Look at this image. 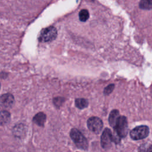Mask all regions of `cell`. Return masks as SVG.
Segmentation results:
<instances>
[{
    "mask_svg": "<svg viewBox=\"0 0 152 152\" xmlns=\"http://www.w3.org/2000/svg\"><path fill=\"white\" fill-rule=\"evenodd\" d=\"M70 136L77 147L86 150L88 148V142L87 139L81 134V132L75 128L71 129Z\"/></svg>",
    "mask_w": 152,
    "mask_h": 152,
    "instance_id": "1",
    "label": "cell"
},
{
    "mask_svg": "<svg viewBox=\"0 0 152 152\" xmlns=\"http://www.w3.org/2000/svg\"><path fill=\"white\" fill-rule=\"evenodd\" d=\"M114 129L120 138H124L126 136L128 131V126L127 119L125 116H119L118 117L116 120Z\"/></svg>",
    "mask_w": 152,
    "mask_h": 152,
    "instance_id": "2",
    "label": "cell"
},
{
    "mask_svg": "<svg viewBox=\"0 0 152 152\" xmlns=\"http://www.w3.org/2000/svg\"><path fill=\"white\" fill-rule=\"evenodd\" d=\"M57 36V30L53 26H49L43 29L39 36V40L42 42H48L54 40Z\"/></svg>",
    "mask_w": 152,
    "mask_h": 152,
    "instance_id": "3",
    "label": "cell"
},
{
    "mask_svg": "<svg viewBox=\"0 0 152 152\" xmlns=\"http://www.w3.org/2000/svg\"><path fill=\"white\" fill-rule=\"evenodd\" d=\"M149 134V128L145 125L135 127L130 132V137L134 140H139L146 138Z\"/></svg>",
    "mask_w": 152,
    "mask_h": 152,
    "instance_id": "4",
    "label": "cell"
},
{
    "mask_svg": "<svg viewBox=\"0 0 152 152\" xmlns=\"http://www.w3.org/2000/svg\"><path fill=\"white\" fill-rule=\"evenodd\" d=\"M87 126L91 132L99 134L102 129L103 122L99 118L93 116L88 119Z\"/></svg>",
    "mask_w": 152,
    "mask_h": 152,
    "instance_id": "5",
    "label": "cell"
},
{
    "mask_svg": "<svg viewBox=\"0 0 152 152\" xmlns=\"http://www.w3.org/2000/svg\"><path fill=\"white\" fill-rule=\"evenodd\" d=\"M113 141L112 133L109 128H105L101 136V145L104 149H108L111 147Z\"/></svg>",
    "mask_w": 152,
    "mask_h": 152,
    "instance_id": "6",
    "label": "cell"
},
{
    "mask_svg": "<svg viewBox=\"0 0 152 152\" xmlns=\"http://www.w3.org/2000/svg\"><path fill=\"white\" fill-rule=\"evenodd\" d=\"M14 103V96L10 93L4 94L0 96V107L2 109H8L11 107Z\"/></svg>",
    "mask_w": 152,
    "mask_h": 152,
    "instance_id": "7",
    "label": "cell"
},
{
    "mask_svg": "<svg viewBox=\"0 0 152 152\" xmlns=\"http://www.w3.org/2000/svg\"><path fill=\"white\" fill-rule=\"evenodd\" d=\"M46 116L44 113L39 112L34 116L33 122L39 126H43L46 121Z\"/></svg>",
    "mask_w": 152,
    "mask_h": 152,
    "instance_id": "8",
    "label": "cell"
},
{
    "mask_svg": "<svg viewBox=\"0 0 152 152\" xmlns=\"http://www.w3.org/2000/svg\"><path fill=\"white\" fill-rule=\"evenodd\" d=\"M119 116V112L118 110L116 109H114L113 110H112L109 114V123L110 124V125L113 127L114 128L116 122V120L118 118V117Z\"/></svg>",
    "mask_w": 152,
    "mask_h": 152,
    "instance_id": "9",
    "label": "cell"
},
{
    "mask_svg": "<svg viewBox=\"0 0 152 152\" xmlns=\"http://www.w3.org/2000/svg\"><path fill=\"white\" fill-rule=\"evenodd\" d=\"M10 113L7 110H2L0 112V124L5 125L10 121Z\"/></svg>",
    "mask_w": 152,
    "mask_h": 152,
    "instance_id": "10",
    "label": "cell"
},
{
    "mask_svg": "<svg viewBox=\"0 0 152 152\" xmlns=\"http://www.w3.org/2000/svg\"><path fill=\"white\" fill-rule=\"evenodd\" d=\"M75 106L79 109H84L88 106V101L86 99L80 98L77 99L75 102Z\"/></svg>",
    "mask_w": 152,
    "mask_h": 152,
    "instance_id": "11",
    "label": "cell"
},
{
    "mask_svg": "<svg viewBox=\"0 0 152 152\" xmlns=\"http://www.w3.org/2000/svg\"><path fill=\"white\" fill-rule=\"evenodd\" d=\"M138 152H152V145L148 142L142 144L138 148Z\"/></svg>",
    "mask_w": 152,
    "mask_h": 152,
    "instance_id": "12",
    "label": "cell"
},
{
    "mask_svg": "<svg viewBox=\"0 0 152 152\" xmlns=\"http://www.w3.org/2000/svg\"><path fill=\"white\" fill-rule=\"evenodd\" d=\"M140 8L144 10L152 9V0L141 1L139 4Z\"/></svg>",
    "mask_w": 152,
    "mask_h": 152,
    "instance_id": "13",
    "label": "cell"
},
{
    "mask_svg": "<svg viewBox=\"0 0 152 152\" xmlns=\"http://www.w3.org/2000/svg\"><path fill=\"white\" fill-rule=\"evenodd\" d=\"M79 18L81 21H86L89 18V13L87 10H82L79 12Z\"/></svg>",
    "mask_w": 152,
    "mask_h": 152,
    "instance_id": "14",
    "label": "cell"
},
{
    "mask_svg": "<svg viewBox=\"0 0 152 152\" xmlns=\"http://www.w3.org/2000/svg\"><path fill=\"white\" fill-rule=\"evenodd\" d=\"M115 88V85L113 84H111L108 85L106 87L104 88V91H103V93L104 95H108L109 94H110L112 91Z\"/></svg>",
    "mask_w": 152,
    "mask_h": 152,
    "instance_id": "15",
    "label": "cell"
},
{
    "mask_svg": "<svg viewBox=\"0 0 152 152\" xmlns=\"http://www.w3.org/2000/svg\"><path fill=\"white\" fill-rule=\"evenodd\" d=\"M0 87H1V84H0Z\"/></svg>",
    "mask_w": 152,
    "mask_h": 152,
    "instance_id": "16",
    "label": "cell"
}]
</instances>
